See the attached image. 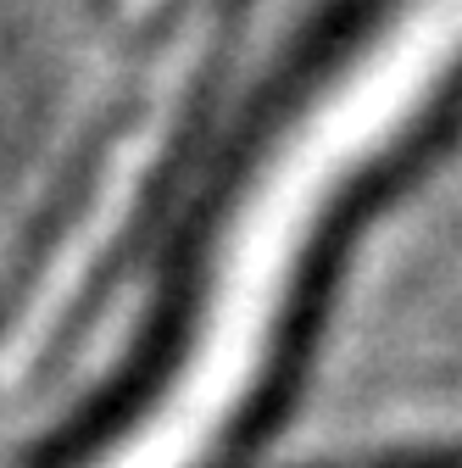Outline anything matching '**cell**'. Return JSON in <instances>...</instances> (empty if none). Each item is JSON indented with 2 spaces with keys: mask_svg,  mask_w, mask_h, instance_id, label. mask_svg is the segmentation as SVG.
Listing matches in <instances>:
<instances>
[{
  "mask_svg": "<svg viewBox=\"0 0 462 468\" xmlns=\"http://www.w3.org/2000/svg\"><path fill=\"white\" fill-rule=\"evenodd\" d=\"M462 68V0H407L284 134L223 229L201 324L162 401L95 468H195L251 401L290 284L340 190Z\"/></svg>",
  "mask_w": 462,
  "mask_h": 468,
  "instance_id": "obj_1",
  "label": "cell"
}]
</instances>
